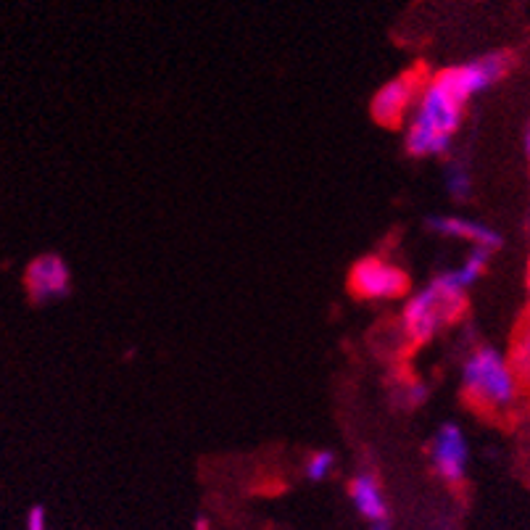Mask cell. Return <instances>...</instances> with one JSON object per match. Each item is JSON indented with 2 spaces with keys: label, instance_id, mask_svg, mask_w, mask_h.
<instances>
[{
  "label": "cell",
  "instance_id": "1",
  "mask_svg": "<svg viewBox=\"0 0 530 530\" xmlns=\"http://www.w3.org/2000/svg\"><path fill=\"white\" fill-rule=\"evenodd\" d=\"M467 103L451 93L438 74L425 77L417 103L404 124V146L414 159H443L454 146Z\"/></svg>",
  "mask_w": 530,
  "mask_h": 530
},
{
  "label": "cell",
  "instance_id": "2",
  "mask_svg": "<svg viewBox=\"0 0 530 530\" xmlns=\"http://www.w3.org/2000/svg\"><path fill=\"white\" fill-rule=\"evenodd\" d=\"M467 309V288L454 275V269H443L428 283L404 298L399 314V333L409 346H425L436 341L446 327L457 325Z\"/></svg>",
  "mask_w": 530,
  "mask_h": 530
},
{
  "label": "cell",
  "instance_id": "3",
  "mask_svg": "<svg viewBox=\"0 0 530 530\" xmlns=\"http://www.w3.org/2000/svg\"><path fill=\"white\" fill-rule=\"evenodd\" d=\"M459 388L472 409L486 414L509 412L523 393L507 359V351H499L494 346H475L462 359Z\"/></svg>",
  "mask_w": 530,
  "mask_h": 530
},
{
  "label": "cell",
  "instance_id": "4",
  "mask_svg": "<svg viewBox=\"0 0 530 530\" xmlns=\"http://www.w3.org/2000/svg\"><path fill=\"white\" fill-rule=\"evenodd\" d=\"M409 288L412 283L404 267L383 256H364L349 272V291L362 301H399L412 293Z\"/></svg>",
  "mask_w": 530,
  "mask_h": 530
},
{
  "label": "cell",
  "instance_id": "5",
  "mask_svg": "<svg viewBox=\"0 0 530 530\" xmlns=\"http://www.w3.org/2000/svg\"><path fill=\"white\" fill-rule=\"evenodd\" d=\"M512 69V56L509 53H483V56H475L470 61H462V64L446 66L438 74V80L457 95L462 103H470L472 98H478L486 90H491L496 82H501Z\"/></svg>",
  "mask_w": 530,
  "mask_h": 530
},
{
  "label": "cell",
  "instance_id": "6",
  "mask_svg": "<svg viewBox=\"0 0 530 530\" xmlns=\"http://www.w3.org/2000/svg\"><path fill=\"white\" fill-rule=\"evenodd\" d=\"M422 85H425V77L417 69H409V72L380 85L378 93L372 95L370 101L372 119L383 127H404L414 103H417Z\"/></svg>",
  "mask_w": 530,
  "mask_h": 530
},
{
  "label": "cell",
  "instance_id": "7",
  "mask_svg": "<svg viewBox=\"0 0 530 530\" xmlns=\"http://www.w3.org/2000/svg\"><path fill=\"white\" fill-rule=\"evenodd\" d=\"M24 291L32 304L45 306L72 293V269L59 254L35 256L24 269Z\"/></svg>",
  "mask_w": 530,
  "mask_h": 530
},
{
  "label": "cell",
  "instance_id": "8",
  "mask_svg": "<svg viewBox=\"0 0 530 530\" xmlns=\"http://www.w3.org/2000/svg\"><path fill=\"white\" fill-rule=\"evenodd\" d=\"M430 465L446 483H462L470 467V446L459 422H441L430 438Z\"/></svg>",
  "mask_w": 530,
  "mask_h": 530
},
{
  "label": "cell",
  "instance_id": "9",
  "mask_svg": "<svg viewBox=\"0 0 530 530\" xmlns=\"http://www.w3.org/2000/svg\"><path fill=\"white\" fill-rule=\"evenodd\" d=\"M425 225L430 233L446 240H462V243H470V248H488V251L501 248V235L480 219L462 217V214H430Z\"/></svg>",
  "mask_w": 530,
  "mask_h": 530
},
{
  "label": "cell",
  "instance_id": "10",
  "mask_svg": "<svg viewBox=\"0 0 530 530\" xmlns=\"http://www.w3.org/2000/svg\"><path fill=\"white\" fill-rule=\"evenodd\" d=\"M349 499L356 512H359L367 523H385V517H388V501H385V491L383 486H380L375 472H356L349 483Z\"/></svg>",
  "mask_w": 530,
  "mask_h": 530
},
{
  "label": "cell",
  "instance_id": "11",
  "mask_svg": "<svg viewBox=\"0 0 530 530\" xmlns=\"http://www.w3.org/2000/svg\"><path fill=\"white\" fill-rule=\"evenodd\" d=\"M507 359L512 364V372H515L523 393H530V312H525L515 330H512Z\"/></svg>",
  "mask_w": 530,
  "mask_h": 530
},
{
  "label": "cell",
  "instance_id": "12",
  "mask_svg": "<svg viewBox=\"0 0 530 530\" xmlns=\"http://www.w3.org/2000/svg\"><path fill=\"white\" fill-rule=\"evenodd\" d=\"M443 190L451 201L457 204H465L472 196V175L470 169L462 164V161H449L446 169H443Z\"/></svg>",
  "mask_w": 530,
  "mask_h": 530
},
{
  "label": "cell",
  "instance_id": "13",
  "mask_svg": "<svg viewBox=\"0 0 530 530\" xmlns=\"http://www.w3.org/2000/svg\"><path fill=\"white\" fill-rule=\"evenodd\" d=\"M491 254H494V251H488V248H470L465 259L459 262V267H451L459 283H462V288L470 291L472 285H478L480 277L486 275L488 262H491Z\"/></svg>",
  "mask_w": 530,
  "mask_h": 530
},
{
  "label": "cell",
  "instance_id": "14",
  "mask_svg": "<svg viewBox=\"0 0 530 530\" xmlns=\"http://www.w3.org/2000/svg\"><path fill=\"white\" fill-rule=\"evenodd\" d=\"M335 470V454L330 449H317L312 451L304 462V475L306 480H312V483H322L333 475Z\"/></svg>",
  "mask_w": 530,
  "mask_h": 530
},
{
  "label": "cell",
  "instance_id": "15",
  "mask_svg": "<svg viewBox=\"0 0 530 530\" xmlns=\"http://www.w3.org/2000/svg\"><path fill=\"white\" fill-rule=\"evenodd\" d=\"M399 401H401V407H407V409L422 407V404L428 401V385L417 378L407 380V383L399 388Z\"/></svg>",
  "mask_w": 530,
  "mask_h": 530
},
{
  "label": "cell",
  "instance_id": "16",
  "mask_svg": "<svg viewBox=\"0 0 530 530\" xmlns=\"http://www.w3.org/2000/svg\"><path fill=\"white\" fill-rule=\"evenodd\" d=\"M27 530H48V515L43 507H32L27 515Z\"/></svg>",
  "mask_w": 530,
  "mask_h": 530
},
{
  "label": "cell",
  "instance_id": "17",
  "mask_svg": "<svg viewBox=\"0 0 530 530\" xmlns=\"http://www.w3.org/2000/svg\"><path fill=\"white\" fill-rule=\"evenodd\" d=\"M523 151H525V159H528V164H530V122H528V127H525V135H523Z\"/></svg>",
  "mask_w": 530,
  "mask_h": 530
},
{
  "label": "cell",
  "instance_id": "18",
  "mask_svg": "<svg viewBox=\"0 0 530 530\" xmlns=\"http://www.w3.org/2000/svg\"><path fill=\"white\" fill-rule=\"evenodd\" d=\"M196 530H211L209 523H206L204 517H201V520H198V523H196Z\"/></svg>",
  "mask_w": 530,
  "mask_h": 530
},
{
  "label": "cell",
  "instance_id": "19",
  "mask_svg": "<svg viewBox=\"0 0 530 530\" xmlns=\"http://www.w3.org/2000/svg\"><path fill=\"white\" fill-rule=\"evenodd\" d=\"M525 285H528V301H530V264H528V277H525Z\"/></svg>",
  "mask_w": 530,
  "mask_h": 530
},
{
  "label": "cell",
  "instance_id": "20",
  "mask_svg": "<svg viewBox=\"0 0 530 530\" xmlns=\"http://www.w3.org/2000/svg\"><path fill=\"white\" fill-rule=\"evenodd\" d=\"M370 530H388V528H385V525L383 523H378V525H372V528Z\"/></svg>",
  "mask_w": 530,
  "mask_h": 530
}]
</instances>
